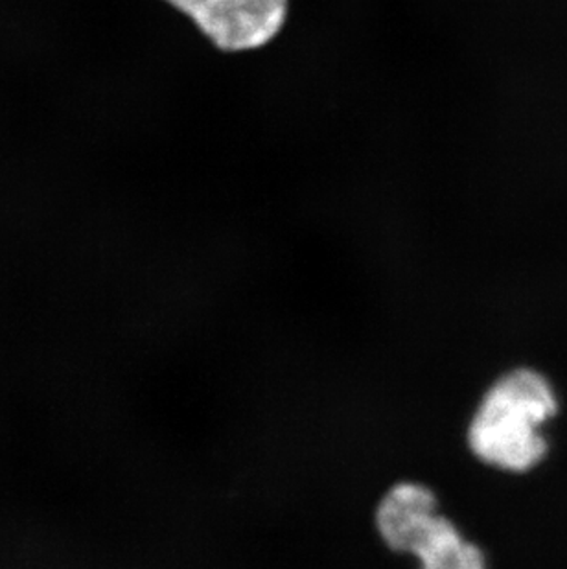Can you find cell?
Returning <instances> with one entry per match:
<instances>
[{"mask_svg": "<svg viewBox=\"0 0 567 569\" xmlns=\"http://www.w3.org/2000/svg\"><path fill=\"white\" fill-rule=\"evenodd\" d=\"M558 409L551 380L533 367H516L483 392L466 426V446L477 461L498 472H530L546 461L544 430Z\"/></svg>", "mask_w": 567, "mask_h": 569, "instance_id": "1", "label": "cell"}, {"mask_svg": "<svg viewBox=\"0 0 567 569\" xmlns=\"http://www.w3.org/2000/svg\"><path fill=\"white\" fill-rule=\"evenodd\" d=\"M375 527L387 548L412 557L418 569H488L487 555L442 512L428 485H391L376 503Z\"/></svg>", "mask_w": 567, "mask_h": 569, "instance_id": "2", "label": "cell"}, {"mask_svg": "<svg viewBox=\"0 0 567 569\" xmlns=\"http://www.w3.org/2000/svg\"><path fill=\"white\" fill-rule=\"evenodd\" d=\"M229 54L268 47L286 27L289 0H165Z\"/></svg>", "mask_w": 567, "mask_h": 569, "instance_id": "3", "label": "cell"}]
</instances>
